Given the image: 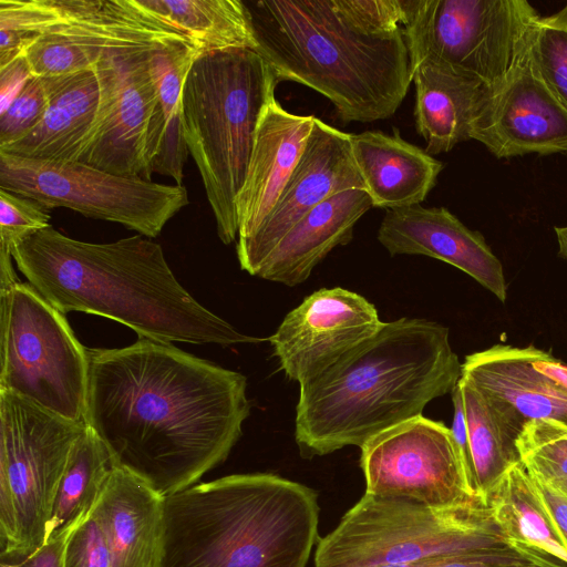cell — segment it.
I'll return each instance as SVG.
<instances>
[{
  "instance_id": "8fae6325",
  "label": "cell",
  "mask_w": 567,
  "mask_h": 567,
  "mask_svg": "<svg viewBox=\"0 0 567 567\" xmlns=\"http://www.w3.org/2000/svg\"><path fill=\"white\" fill-rule=\"evenodd\" d=\"M538 17L526 0H412L402 32L411 65L429 62L494 87Z\"/></svg>"
},
{
  "instance_id": "d4e9b609",
  "label": "cell",
  "mask_w": 567,
  "mask_h": 567,
  "mask_svg": "<svg viewBox=\"0 0 567 567\" xmlns=\"http://www.w3.org/2000/svg\"><path fill=\"white\" fill-rule=\"evenodd\" d=\"M200 53L190 44L167 41L157 44L151 55V71L157 92L145 145V179L154 173L172 177L182 185L189 155L184 134L183 86L187 73Z\"/></svg>"
},
{
  "instance_id": "4316f807",
  "label": "cell",
  "mask_w": 567,
  "mask_h": 567,
  "mask_svg": "<svg viewBox=\"0 0 567 567\" xmlns=\"http://www.w3.org/2000/svg\"><path fill=\"white\" fill-rule=\"evenodd\" d=\"M458 384L476 492L487 503L497 482L519 462L516 441L525 421L508 405L484 394L463 377Z\"/></svg>"
},
{
  "instance_id": "d590c367",
  "label": "cell",
  "mask_w": 567,
  "mask_h": 567,
  "mask_svg": "<svg viewBox=\"0 0 567 567\" xmlns=\"http://www.w3.org/2000/svg\"><path fill=\"white\" fill-rule=\"evenodd\" d=\"M64 567H111L107 544L93 513L70 535Z\"/></svg>"
},
{
  "instance_id": "b9f144b4",
  "label": "cell",
  "mask_w": 567,
  "mask_h": 567,
  "mask_svg": "<svg viewBox=\"0 0 567 567\" xmlns=\"http://www.w3.org/2000/svg\"><path fill=\"white\" fill-rule=\"evenodd\" d=\"M533 365L567 391V365L554 358L550 352L537 348Z\"/></svg>"
},
{
  "instance_id": "4fadbf2b",
  "label": "cell",
  "mask_w": 567,
  "mask_h": 567,
  "mask_svg": "<svg viewBox=\"0 0 567 567\" xmlns=\"http://www.w3.org/2000/svg\"><path fill=\"white\" fill-rule=\"evenodd\" d=\"M159 43L121 42L103 51L94 65L101 86L99 115L80 162L145 179L146 137L157 103L151 55Z\"/></svg>"
},
{
  "instance_id": "9c48e42d",
  "label": "cell",
  "mask_w": 567,
  "mask_h": 567,
  "mask_svg": "<svg viewBox=\"0 0 567 567\" xmlns=\"http://www.w3.org/2000/svg\"><path fill=\"white\" fill-rule=\"evenodd\" d=\"M0 389L85 423L87 348L29 282L0 289Z\"/></svg>"
},
{
  "instance_id": "6da1fadb",
  "label": "cell",
  "mask_w": 567,
  "mask_h": 567,
  "mask_svg": "<svg viewBox=\"0 0 567 567\" xmlns=\"http://www.w3.org/2000/svg\"><path fill=\"white\" fill-rule=\"evenodd\" d=\"M85 424L116 467L166 498L226 461L250 413L247 379L150 339L87 349Z\"/></svg>"
},
{
  "instance_id": "d6a6232c",
  "label": "cell",
  "mask_w": 567,
  "mask_h": 567,
  "mask_svg": "<svg viewBox=\"0 0 567 567\" xmlns=\"http://www.w3.org/2000/svg\"><path fill=\"white\" fill-rule=\"evenodd\" d=\"M535 54L547 84L567 107V4L537 20Z\"/></svg>"
},
{
  "instance_id": "f1b7e54d",
  "label": "cell",
  "mask_w": 567,
  "mask_h": 567,
  "mask_svg": "<svg viewBox=\"0 0 567 567\" xmlns=\"http://www.w3.org/2000/svg\"><path fill=\"white\" fill-rule=\"evenodd\" d=\"M116 465L94 431L74 443L54 498L47 540L69 536L93 513Z\"/></svg>"
},
{
  "instance_id": "ac0fdd59",
  "label": "cell",
  "mask_w": 567,
  "mask_h": 567,
  "mask_svg": "<svg viewBox=\"0 0 567 567\" xmlns=\"http://www.w3.org/2000/svg\"><path fill=\"white\" fill-rule=\"evenodd\" d=\"M316 116L286 111L274 95L259 120L241 189L235 206L238 239L252 236L274 209L293 173Z\"/></svg>"
},
{
  "instance_id": "5b68a950",
  "label": "cell",
  "mask_w": 567,
  "mask_h": 567,
  "mask_svg": "<svg viewBox=\"0 0 567 567\" xmlns=\"http://www.w3.org/2000/svg\"><path fill=\"white\" fill-rule=\"evenodd\" d=\"M255 51L278 82L303 84L336 107L343 123L394 115L412 82L403 32L378 38L348 25L331 0H244Z\"/></svg>"
},
{
  "instance_id": "ba28073f",
  "label": "cell",
  "mask_w": 567,
  "mask_h": 567,
  "mask_svg": "<svg viewBox=\"0 0 567 567\" xmlns=\"http://www.w3.org/2000/svg\"><path fill=\"white\" fill-rule=\"evenodd\" d=\"M86 424L0 389V559L17 560L45 543L70 453Z\"/></svg>"
},
{
  "instance_id": "8992f818",
  "label": "cell",
  "mask_w": 567,
  "mask_h": 567,
  "mask_svg": "<svg viewBox=\"0 0 567 567\" xmlns=\"http://www.w3.org/2000/svg\"><path fill=\"white\" fill-rule=\"evenodd\" d=\"M278 83L262 56L244 48L199 54L184 82L186 144L226 245L238 236L236 197L259 120Z\"/></svg>"
},
{
  "instance_id": "2e32d148",
  "label": "cell",
  "mask_w": 567,
  "mask_h": 567,
  "mask_svg": "<svg viewBox=\"0 0 567 567\" xmlns=\"http://www.w3.org/2000/svg\"><path fill=\"white\" fill-rule=\"evenodd\" d=\"M364 183L354 163L350 134L316 117L302 155L274 209L248 239L237 241L240 268L257 276L286 234L327 198Z\"/></svg>"
},
{
  "instance_id": "1f68e13d",
  "label": "cell",
  "mask_w": 567,
  "mask_h": 567,
  "mask_svg": "<svg viewBox=\"0 0 567 567\" xmlns=\"http://www.w3.org/2000/svg\"><path fill=\"white\" fill-rule=\"evenodd\" d=\"M340 18L370 37H391L408 23L412 0H331Z\"/></svg>"
},
{
  "instance_id": "83f0119b",
  "label": "cell",
  "mask_w": 567,
  "mask_h": 567,
  "mask_svg": "<svg viewBox=\"0 0 567 567\" xmlns=\"http://www.w3.org/2000/svg\"><path fill=\"white\" fill-rule=\"evenodd\" d=\"M134 3L183 34L200 54L235 48L256 49L244 0H134Z\"/></svg>"
},
{
  "instance_id": "f546056e",
  "label": "cell",
  "mask_w": 567,
  "mask_h": 567,
  "mask_svg": "<svg viewBox=\"0 0 567 567\" xmlns=\"http://www.w3.org/2000/svg\"><path fill=\"white\" fill-rule=\"evenodd\" d=\"M516 446L533 480L567 495V424L551 419L526 421Z\"/></svg>"
},
{
  "instance_id": "60d3db41",
  "label": "cell",
  "mask_w": 567,
  "mask_h": 567,
  "mask_svg": "<svg viewBox=\"0 0 567 567\" xmlns=\"http://www.w3.org/2000/svg\"><path fill=\"white\" fill-rule=\"evenodd\" d=\"M534 482L567 544V495L555 492L535 480Z\"/></svg>"
},
{
  "instance_id": "3957f363",
  "label": "cell",
  "mask_w": 567,
  "mask_h": 567,
  "mask_svg": "<svg viewBox=\"0 0 567 567\" xmlns=\"http://www.w3.org/2000/svg\"><path fill=\"white\" fill-rule=\"evenodd\" d=\"M462 377L449 329L417 318L384 322L371 338L299 384L295 440L310 460L422 415Z\"/></svg>"
},
{
  "instance_id": "8d00e7d4",
  "label": "cell",
  "mask_w": 567,
  "mask_h": 567,
  "mask_svg": "<svg viewBox=\"0 0 567 567\" xmlns=\"http://www.w3.org/2000/svg\"><path fill=\"white\" fill-rule=\"evenodd\" d=\"M426 567H548L515 547L486 549L432 559Z\"/></svg>"
},
{
  "instance_id": "5bb4252c",
  "label": "cell",
  "mask_w": 567,
  "mask_h": 567,
  "mask_svg": "<svg viewBox=\"0 0 567 567\" xmlns=\"http://www.w3.org/2000/svg\"><path fill=\"white\" fill-rule=\"evenodd\" d=\"M538 19L472 125L471 140L497 158L567 152V107L547 84L535 54Z\"/></svg>"
},
{
  "instance_id": "ee69618b",
  "label": "cell",
  "mask_w": 567,
  "mask_h": 567,
  "mask_svg": "<svg viewBox=\"0 0 567 567\" xmlns=\"http://www.w3.org/2000/svg\"><path fill=\"white\" fill-rule=\"evenodd\" d=\"M429 561L430 560L416 561V563H405V564H383V565H377V566H370V567H426Z\"/></svg>"
},
{
  "instance_id": "ab89813d",
  "label": "cell",
  "mask_w": 567,
  "mask_h": 567,
  "mask_svg": "<svg viewBox=\"0 0 567 567\" xmlns=\"http://www.w3.org/2000/svg\"><path fill=\"white\" fill-rule=\"evenodd\" d=\"M30 76L32 75L23 55L0 69V112L9 105Z\"/></svg>"
},
{
  "instance_id": "603a6c76",
  "label": "cell",
  "mask_w": 567,
  "mask_h": 567,
  "mask_svg": "<svg viewBox=\"0 0 567 567\" xmlns=\"http://www.w3.org/2000/svg\"><path fill=\"white\" fill-rule=\"evenodd\" d=\"M536 351L533 344L492 346L465 357L462 377L525 422L551 419L567 424V391L534 368Z\"/></svg>"
},
{
  "instance_id": "30bf717a",
  "label": "cell",
  "mask_w": 567,
  "mask_h": 567,
  "mask_svg": "<svg viewBox=\"0 0 567 567\" xmlns=\"http://www.w3.org/2000/svg\"><path fill=\"white\" fill-rule=\"evenodd\" d=\"M0 188L47 209L65 207L154 238L189 203L183 185L115 175L82 162H45L0 152Z\"/></svg>"
},
{
  "instance_id": "7c38bea8",
  "label": "cell",
  "mask_w": 567,
  "mask_h": 567,
  "mask_svg": "<svg viewBox=\"0 0 567 567\" xmlns=\"http://www.w3.org/2000/svg\"><path fill=\"white\" fill-rule=\"evenodd\" d=\"M360 449L368 494L431 506L482 499L472 492L451 429L441 421L419 415L378 434Z\"/></svg>"
},
{
  "instance_id": "44dd1931",
  "label": "cell",
  "mask_w": 567,
  "mask_h": 567,
  "mask_svg": "<svg viewBox=\"0 0 567 567\" xmlns=\"http://www.w3.org/2000/svg\"><path fill=\"white\" fill-rule=\"evenodd\" d=\"M371 207L363 188L347 189L321 202L278 243L257 276L289 287L306 281L333 248L352 240L354 225Z\"/></svg>"
},
{
  "instance_id": "f35d334b",
  "label": "cell",
  "mask_w": 567,
  "mask_h": 567,
  "mask_svg": "<svg viewBox=\"0 0 567 567\" xmlns=\"http://www.w3.org/2000/svg\"><path fill=\"white\" fill-rule=\"evenodd\" d=\"M69 536L47 540L30 555L17 560H1L0 567H64Z\"/></svg>"
},
{
  "instance_id": "e0dca14e",
  "label": "cell",
  "mask_w": 567,
  "mask_h": 567,
  "mask_svg": "<svg viewBox=\"0 0 567 567\" xmlns=\"http://www.w3.org/2000/svg\"><path fill=\"white\" fill-rule=\"evenodd\" d=\"M379 243L391 256L422 255L450 264L471 276L501 302L507 298V284L499 259L483 235L467 228L445 207L385 209Z\"/></svg>"
},
{
  "instance_id": "d6986e66",
  "label": "cell",
  "mask_w": 567,
  "mask_h": 567,
  "mask_svg": "<svg viewBox=\"0 0 567 567\" xmlns=\"http://www.w3.org/2000/svg\"><path fill=\"white\" fill-rule=\"evenodd\" d=\"M49 106L39 124L0 152L35 161L80 162L94 132L101 101L95 69L45 78Z\"/></svg>"
},
{
  "instance_id": "7a4b0ae2",
  "label": "cell",
  "mask_w": 567,
  "mask_h": 567,
  "mask_svg": "<svg viewBox=\"0 0 567 567\" xmlns=\"http://www.w3.org/2000/svg\"><path fill=\"white\" fill-rule=\"evenodd\" d=\"M11 252L28 282L63 315L105 317L164 343L261 341L199 303L172 272L162 246L143 235L95 244L50 225L20 239Z\"/></svg>"
},
{
  "instance_id": "9a60e30c",
  "label": "cell",
  "mask_w": 567,
  "mask_h": 567,
  "mask_svg": "<svg viewBox=\"0 0 567 567\" xmlns=\"http://www.w3.org/2000/svg\"><path fill=\"white\" fill-rule=\"evenodd\" d=\"M383 324L374 305L361 295L340 287L322 288L288 312L269 341L286 377L301 384Z\"/></svg>"
},
{
  "instance_id": "484cf974",
  "label": "cell",
  "mask_w": 567,
  "mask_h": 567,
  "mask_svg": "<svg viewBox=\"0 0 567 567\" xmlns=\"http://www.w3.org/2000/svg\"><path fill=\"white\" fill-rule=\"evenodd\" d=\"M487 504L513 547L548 567H567V544L520 462L497 482Z\"/></svg>"
},
{
  "instance_id": "e575fe53",
  "label": "cell",
  "mask_w": 567,
  "mask_h": 567,
  "mask_svg": "<svg viewBox=\"0 0 567 567\" xmlns=\"http://www.w3.org/2000/svg\"><path fill=\"white\" fill-rule=\"evenodd\" d=\"M48 210L31 198L0 188V254L12 256L16 243L50 226Z\"/></svg>"
},
{
  "instance_id": "52a82bcc",
  "label": "cell",
  "mask_w": 567,
  "mask_h": 567,
  "mask_svg": "<svg viewBox=\"0 0 567 567\" xmlns=\"http://www.w3.org/2000/svg\"><path fill=\"white\" fill-rule=\"evenodd\" d=\"M513 547L483 499L431 506L400 497L363 496L319 539L315 567H370Z\"/></svg>"
},
{
  "instance_id": "4dcf8cb0",
  "label": "cell",
  "mask_w": 567,
  "mask_h": 567,
  "mask_svg": "<svg viewBox=\"0 0 567 567\" xmlns=\"http://www.w3.org/2000/svg\"><path fill=\"white\" fill-rule=\"evenodd\" d=\"M61 19L55 0H0V69Z\"/></svg>"
},
{
  "instance_id": "7bdbcfd3",
  "label": "cell",
  "mask_w": 567,
  "mask_h": 567,
  "mask_svg": "<svg viewBox=\"0 0 567 567\" xmlns=\"http://www.w3.org/2000/svg\"><path fill=\"white\" fill-rule=\"evenodd\" d=\"M558 244V255L567 260V226L555 227Z\"/></svg>"
},
{
  "instance_id": "836d02e7",
  "label": "cell",
  "mask_w": 567,
  "mask_h": 567,
  "mask_svg": "<svg viewBox=\"0 0 567 567\" xmlns=\"http://www.w3.org/2000/svg\"><path fill=\"white\" fill-rule=\"evenodd\" d=\"M45 78L30 76L9 105L0 112V147H4L33 130L49 106Z\"/></svg>"
},
{
  "instance_id": "277c9868",
  "label": "cell",
  "mask_w": 567,
  "mask_h": 567,
  "mask_svg": "<svg viewBox=\"0 0 567 567\" xmlns=\"http://www.w3.org/2000/svg\"><path fill=\"white\" fill-rule=\"evenodd\" d=\"M158 567H306L317 493L270 473L233 474L164 498Z\"/></svg>"
},
{
  "instance_id": "74e56055",
  "label": "cell",
  "mask_w": 567,
  "mask_h": 567,
  "mask_svg": "<svg viewBox=\"0 0 567 567\" xmlns=\"http://www.w3.org/2000/svg\"><path fill=\"white\" fill-rule=\"evenodd\" d=\"M451 394H452V401H453V408H454L453 422H452V427H451L452 436H453L461 463L463 465L468 485H470L472 492L476 496H478L477 492H476L474 468H473L470 444H468V436H467V429H466V422H465V415H464L462 392H461L458 382L455 385V388L453 389V391L451 392Z\"/></svg>"
},
{
  "instance_id": "ffe728a7",
  "label": "cell",
  "mask_w": 567,
  "mask_h": 567,
  "mask_svg": "<svg viewBox=\"0 0 567 567\" xmlns=\"http://www.w3.org/2000/svg\"><path fill=\"white\" fill-rule=\"evenodd\" d=\"M93 515L103 530L111 567H158L164 497L135 475L115 467Z\"/></svg>"
},
{
  "instance_id": "7402d4cb",
  "label": "cell",
  "mask_w": 567,
  "mask_h": 567,
  "mask_svg": "<svg viewBox=\"0 0 567 567\" xmlns=\"http://www.w3.org/2000/svg\"><path fill=\"white\" fill-rule=\"evenodd\" d=\"M351 152L372 206L384 209L421 204L434 188L443 164L392 134L365 131L350 134Z\"/></svg>"
},
{
  "instance_id": "cb8c5ba5",
  "label": "cell",
  "mask_w": 567,
  "mask_h": 567,
  "mask_svg": "<svg viewBox=\"0 0 567 567\" xmlns=\"http://www.w3.org/2000/svg\"><path fill=\"white\" fill-rule=\"evenodd\" d=\"M414 117L430 155L447 153L471 140L472 125L491 94L486 83L429 62L411 65Z\"/></svg>"
}]
</instances>
